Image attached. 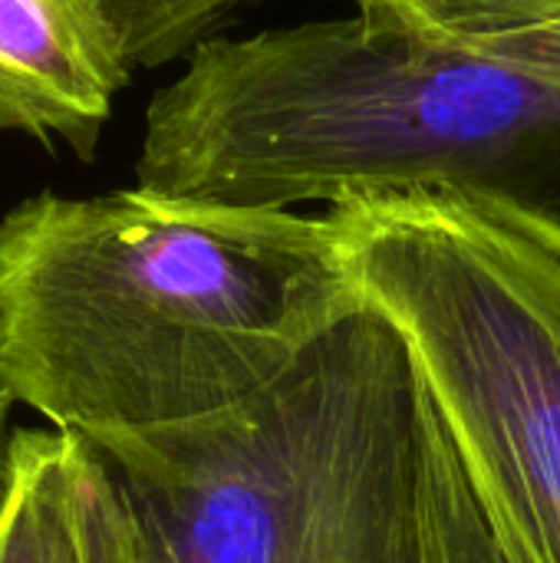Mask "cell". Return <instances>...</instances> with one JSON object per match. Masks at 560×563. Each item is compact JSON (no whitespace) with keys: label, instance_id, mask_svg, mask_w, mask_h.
Segmentation results:
<instances>
[{"label":"cell","instance_id":"5","mask_svg":"<svg viewBox=\"0 0 560 563\" xmlns=\"http://www.w3.org/2000/svg\"><path fill=\"white\" fill-rule=\"evenodd\" d=\"M132 82L92 0H0V135L66 142L92 162L116 96Z\"/></svg>","mask_w":560,"mask_h":563},{"label":"cell","instance_id":"6","mask_svg":"<svg viewBox=\"0 0 560 563\" xmlns=\"http://www.w3.org/2000/svg\"><path fill=\"white\" fill-rule=\"evenodd\" d=\"M0 563H145L125 485L79 432L17 429L0 482Z\"/></svg>","mask_w":560,"mask_h":563},{"label":"cell","instance_id":"8","mask_svg":"<svg viewBox=\"0 0 560 563\" xmlns=\"http://www.w3.org/2000/svg\"><path fill=\"white\" fill-rule=\"evenodd\" d=\"M122 59L132 69H155L191 56L218 26L254 0H92Z\"/></svg>","mask_w":560,"mask_h":563},{"label":"cell","instance_id":"1","mask_svg":"<svg viewBox=\"0 0 560 563\" xmlns=\"http://www.w3.org/2000/svg\"><path fill=\"white\" fill-rule=\"evenodd\" d=\"M356 307L327 214L129 188L0 218V389L86 439L224 412Z\"/></svg>","mask_w":560,"mask_h":563},{"label":"cell","instance_id":"9","mask_svg":"<svg viewBox=\"0 0 560 563\" xmlns=\"http://www.w3.org/2000/svg\"><path fill=\"white\" fill-rule=\"evenodd\" d=\"M356 13L413 36L472 43L560 23V0H356Z\"/></svg>","mask_w":560,"mask_h":563},{"label":"cell","instance_id":"10","mask_svg":"<svg viewBox=\"0 0 560 563\" xmlns=\"http://www.w3.org/2000/svg\"><path fill=\"white\" fill-rule=\"evenodd\" d=\"M10 406H13L10 393H7V389H0V482H3V459H7V442H10V435H7Z\"/></svg>","mask_w":560,"mask_h":563},{"label":"cell","instance_id":"7","mask_svg":"<svg viewBox=\"0 0 560 563\" xmlns=\"http://www.w3.org/2000/svg\"><path fill=\"white\" fill-rule=\"evenodd\" d=\"M426 412V563H525L492 521L462 455L422 389Z\"/></svg>","mask_w":560,"mask_h":563},{"label":"cell","instance_id":"2","mask_svg":"<svg viewBox=\"0 0 560 563\" xmlns=\"http://www.w3.org/2000/svg\"><path fill=\"white\" fill-rule=\"evenodd\" d=\"M135 188L274 211L465 188L560 224V23L446 43L353 13L211 36L149 99Z\"/></svg>","mask_w":560,"mask_h":563},{"label":"cell","instance_id":"3","mask_svg":"<svg viewBox=\"0 0 560 563\" xmlns=\"http://www.w3.org/2000/svg\"><path fill=\"white\" fill-rule=\"evenodd\" d=\"M89 442L145 563H426L422 383L370 303L224 412Z\"/></svg>","mask_w":560,"mask_h":563},{"label":"cell","instance_id":"4","mask_svg":"<svg viewBox=\"0 0 560 563\" xmlns=\"http://www.w3.org/2000/svg\"><path fill=\"white\" fill-rule=\"evenodd\" d=\"M327 221L498 531L525 563H560L558 221L465 188L363 191Z\"/></svg>","mask_w":560,"mask_h":563}]
</instances>
